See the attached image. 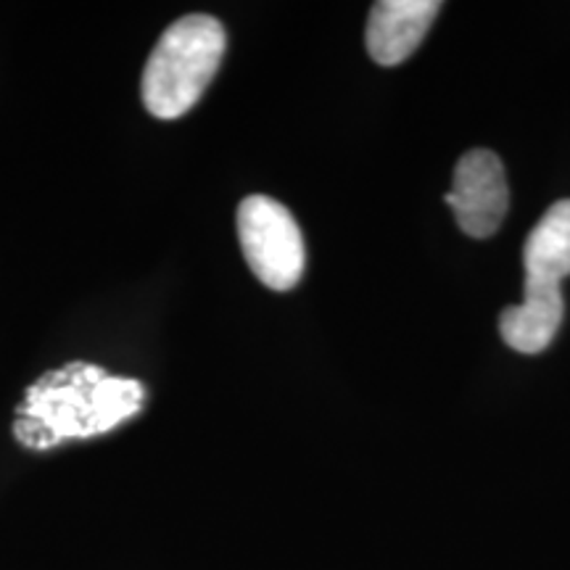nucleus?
<instances>
[{
    "mask_svg": "<svg viewBox=\"0 0 570 570\" xmlns=\"http://www.w3.org/2000/svg\"><path fill=\"white\" fill-rule=\"evenodd\" d=\"M146 386L88 362H69L40 375L17 407L13 436L21 446L53 449L69 439L104 436L138 415Z\"/></svg>",
    "mask_w": 570,
    "mask_h": 570,
    "instance_id": "f257e3e1",
    "label": "nucleus"
},
{
    "mask_svg": "<svg viewBox=\"0 0 570 570\" xmlns=\"http://www.w3.org/2000/svg\"><path fill=\"white\" fill-rule=\"evenodd\" d=\"M225 27L209 13L177 19L156 42L142 69V104L156 119L188 114L223 63Z\"/></svg>",
    "mask_w": 570,
    "mask_h": 570,
    "instance_id": "f03ea898",
    "label": "nucleus"
},
{
    "mask_svg": "<svg viewBox=\"0 0 570 570\" xmlns=\"http://www.w3.org/2000/svg\"><path fill=\"white\" fill-rule=\"evenodd\" d=\"M238 240L252 273L267 288L291 291L304 275V238L294 214L269 196H248L238 206Z\"/></svg>",
    "mask_w": 570,
    "mask_h": 570,
    "instance_id": "7ed1b4c3",
    "label": "nucleus"
},
{
    "mask_svg": "<svg viewBox=\"0 0 570 570\" xmlns=\"http://www.w3.org/2000/svg\"><path fill=\"white\" fill-rule=\"evenodd\" d=\"M460 230L470 238H491L510 209V188L502 159L487 148L468 151L454 167L452 190L446 194Z\"/></svg>",
    "mask_w": 570,
    "mask_h": 570,
    "instance_id": "20e7f679",
    "label": "nucleus"
},
{
    "mask_svg": "<svg viewBox=\"0 0 570 570\" xmlns=\"http://www.w3.org/2000/svg\"><path fill=\"white\" fill-rule=\"evenodd\" d=\"M441 11L439 0H381L367 19V53L381 67L407 61Z\"/></svg>",
    "mask_w": 570,
    "mask_h": 570,
    "instance_id": "39448f33",
    "label": "nucleus"
},
{
    "mask_svg": "<svg viewBox=\"0 0 570 570\" xmlns=\"http://www.w3.org/2000/svg\"><path fill=\"white\" fill-rule=\"evenodd\" d=\"M566 302H562L560 285L525 277L523 304L508 306L499 315V333L510 348L520 354H539L558 336Z\"/></svg>",
    "mask_w": 570,
    "mask_h": 570,
    "instance_id": "423d86ee",
    "label": "nucleus"
},
{
    "mask_svg": "<svg viewBox=\"0 0 570 570\" xmlns=\"http://www.w3.org/2000/svg\"><path fill=\"white\" fill-rule=\"evenodd\" d=\"M529 281L560 285L570 275V198L550 206L523 246Z\"/></svg>",
    "mask_w": 570,
    "mask_h": 570,
    "instance_id": "0eeeda50",
    "label": "nucleus"
}]
</instances>
